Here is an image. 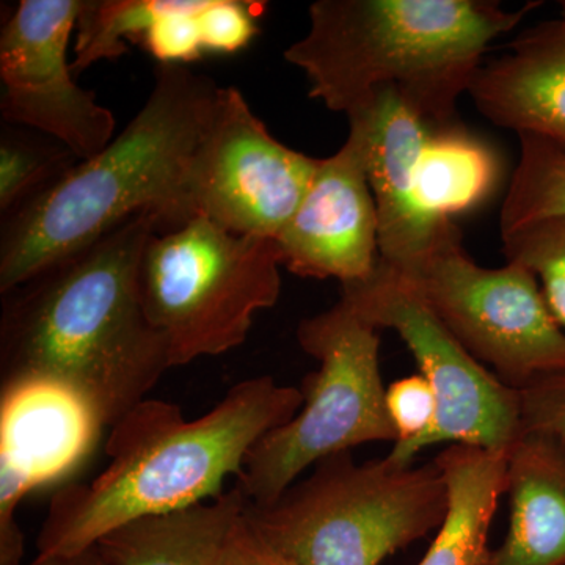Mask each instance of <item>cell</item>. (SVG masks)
Here are the masks:
<instances>
[{
    "label": "cell",
    "mask_w": 565,
    "mask_h": 565,
    "mask_svg": "<svg viewBox=\"0 0 565 565\" xmlns=\"http://www.w3.org/2000/svg\"><path fill=\"white\" fill-rule=\"evenodd\" d=\"M222 87L184 65H161L139 114L104 150L77 162L9 214L0 243V292L102 239L140 214L162 228L193 218V163Z\"/></svg>",
    "instance_id": "cell-2"
},
{
    "label": "cell",
    "mask_w": 565,
    "mask_h": 565,
    "mask_svg": "<svg viewBox=\"0 0 565 565\" xmlns=\"http://www.w3.org/2000/svg\"><path fill=\"white\" fill-rule=\"evenodd\" d=\"M158 214L136 215L102 239L3 294L2 388L47 384L114 427L172 370L166 337L141 297L145 248Z\"/></svg>",
    "instance_id": "cell-1"
},
{
    "label": "cell",
    "mask_w": 565,
    "mask_h": 565,
    "mask_svg": "<svg viewBox=\"0 0 565 565\" xmlns=\"http://www.w3.org/2000/svg\"><path fill=\"white\" fill-rule=\"evenodd\" d=\"M167 0H95L85 2L77 21L73 73L126 54V41L139 43L166 10Z\"/></svg>",
    "instance_id": "cell-20"
},
{
    "label": "cell",
    "mask_w": 565,
    "mask_h": 565,
    "mask_svg": "<svg viewBox=\"0 0 565 565\" xmlns=\"http://www.w3.org/2000/svg\"><path fill=\"white\" fill-rule=\"evenodd\" d=\"M468 95L493 125L565 151V2L557 20L520 33L511 54L482 65Z\"/></svg>",
    "instance_id": "cell-15"
},
{
    "label": "cell",
    "mask_w": 565,
    "mask_h": 565,
    "mask_svg": "<svg viewBox=\"0 0 565 565\" xmlns=\"http://www.w3.org/2000/svg\"><path fill=\"white\" fill-rule=\"evenodd\" d=\"M448 486L438 465L356 463L327 457L274 503H247L245 522L288 565H379L438 531Z\"/></svg>",
    "instance_id": "cell-5"
},
{
    "label": "cell",
    "mask_w": 565,
    "mask_h": 565,
    "mask_svg": "<svg viewBox=\"0 0 565 565\" xmlns=\"http://www.w3.org/2000/svg\"><path fill=\"white\" fill-rule=\"evenodd\" d=\"M280 267L275 239L234 234L203 215L156 233L141 259V297L172 367L239 348L255 315L280 299Z\"/></svg>",
    "instance_id": "cell-7"
},
{
    "label": "cell",
    "mask_w": 565,
    "mask_h": 565,
    "mask_svg": "<svg viewBox=\"0 0 565 565\" xmlns=\"http://www.w3.org/2000/svg\"><path fill=\"white\" fill-rule=\"evenodd\" d=\"M0 522L22 498L79 465L102 427L71 394L40 382L2 388Z\"/></svg>",
    "instance_id": "cell-14"
},
{
    "label": "cell",
    "mask_w": 565,
    "mask_h": 565,
    "mask_svg": "<svg viewBox=\"0 0 565 565\" xmlns=\"http://www.w3.org/2000/svg\"><path fill=\"white\" fill-rule=\"evenodd\" d=\"M321 159L275 139L243 93L222 87L193 163L191 206L234 234L275 239L307 195Z\"/></svg>",
    "instance_id": "cell-10"
},
{
    "label": "cell",
    "mask_w": 565,
    "mask_h": 565,
    "mask_svg": "<svg viewBox=\"0 0 565 565\" xmlns=\"http://www.w3.org/2000/svg\"><path fill=\"white\" fill-rule=\"evenodd\" d=\"M520 158L500 215L501 233L565 215V151L519 136Z\"/></svg>",
    "instance_id": "cell-19"
},
{
    "label": "cell",
    "mask_w": 565,
    "mask_h": 565,
    "mask_svg": "<svg viewBox=\"0 0 565 565\" xmlns=\"http://www.w3.org/2000/svg\"><path fill=\"white\" fill-rule=\"evenodd\" d=\"M393 275L505 385L520 390L565 367V330L537 278L515 263L479 266L463 250L457 226L412 269Z\"/></svg>",
    "instance_id": "cell-8"
},
{
    "label": "cell",
    "mask_w": 565,
    "mask_h": 565,
    "mask_svg": "<svg viewBox=\"0 0 565 565\" xmlns=\"http://www.w3.org/2000/svg\"><path fill=\"white\" fill-rule=\"evenodd\" d=\"M31 565H107L104 563L98 548L84 550L74 555H39Z\"/></svg>",
    "instance_id": "cell-28"
},
{
    "label": "cell",
    "mask_w": 565,
    "mask_h": 565,
    "mask_svg": "<svg viewBox=\"0 0 565 565\" xmlns=\"http://www.w3.org/2000/svg\"><path fill=\"white\" fill-rule=\"evenodd\" d=\"M489 0H319L307 35L285 51L310 98L349 117L392 88L433 136L459 131L457 99L470 90L489 44L530 11Z\"/></svg>",
    "instance_id": "cell-4"
},
{
    "label": "cell",
    "mask_w": 565,
    "mask_h": 565,
    "mask_svg": "<svg viewBox=\"0 0 565 565\" xmlns=\"http://www.w3.org/2000/svg\"><path fill=\"white\" fill-rule=\"evenodd\" d=\"M508 263L537 278L546 305L565 330V215L501 233Z\"/></svg>",
    "instance_id": "cell-21"
},
{
    "label": "cell",
    "mask_w": 565,
    "mask_h": 565,
    "mask_svg": "<svg viewBox=\"0 0 565 565\" xmlns=\"http://www.w3.org/2000/svg\"><path fill=\"white\" fill-rule=\"evenodd\" d=\"M297 341L319 366L302 384L296 416L264 435L237 476L252 504H270L311 465L373 441H396L386 411L379 329L340 300L305 319Z\"/></svg>",
    "instance_id": "cell-6"
},
{
    "label": "cell",
    "mask_w": 565,
    "mask_h": 565,
    "mask_svg": "<svg viewBox=\"0 0 565 565\" xmlns=\"http://www.w3.org/2000/svg\"><path fill=\"white\" fill-rule=\"evenodd\" d=\"M519 394L522 433L550 435L565 441V367L535 379Z\"/></svg>",
    "instance_id": "cell-25"
},
{
    "label": "cell",
    "mask_w": 565,
    "mask_h": 565,
    "mask_svg": "<svg viewBox=\"0 0 565 565\" xmlns=\"http://www.w3.org/2000/svg\"><path fill=\"white\" fill-rule=\"evenodd\" d=\"M508 451L451 445L435 463L448 486V512L418 565H489V533L505 489Z\"/></svg>",
    "instance_id": "cell-18"
},
{
    "label": "cell",
    "mask_w": 565,
    "mask_h": 565,
    "mask_svg": "<svg viewBox=\"0 0 565 565\" xmlns=\"http://www.w3.org/2000/svg\"><path fill=\"white\" fill-rule=\"evenodd\" d=\"M385 401L396 433V441L386 457L397 465H412L437 419L434 390L422 374L411 375L386 386Z\"/></svg>",
    "instance_id": "cell-24"
},
{
    "label": "cell",
    "mask_w": 565,
    "mask_h": 565,
    "mask_svg": "<svg viewBox=\"0 0 565 565\" xmlns=\"http://www.w3.org/2000/svg\"><path fill=\"white\" fill-rule=\"evenodd\" d=\"M367 134V178L379 217L381 264L404 274L455 228L424 199L423 167L433 134L392 88L360 114Z\"/></svg>",
    "instance_id": "cell-13"
},
{
    "label": "cell",
    "mask_w": 565,
    "mask_h": 565,
    "mask_svg": "<svg viewBox=\"0 0 565 565\" xmlns=\"http://www.w3.org/2000/svg\"><path fill=\"white\" fill-rule=\"evenodd\" d=\"M210 0H167L166 10L139 44L161 65H184L207 50L206 11Z\"/></svg>",
    "instance_id": "cell-23"
},
{
    "label": "cell",
    "mask_w": 565,
    "mask_h": 565,
    "mask_svg": "<svg viewBox=\"0 0 565 565\" xmlns=\"http://www.w3.org/2000/svg\"><path fill=\"white\" fill-rule=\"evenodd\" d=\"M79 161L68 148L44 147L3 134L0 141V210L11 214ZM81 162V161H79Z\"/></svg>",
    "instance_id": "cell-22"
},
{
    "label": "cell",
    "mask_w": 565,
    "mask_h": 565,
    "mask_svg": "<svg viewBox=\"0 0 565 565\" xmlns=\"http://www.w3.org/2000/svg\"><path fill=\"white\" fill-rule=\"evenodd\" d=\"M211 565H288L269 548L245 522L244 514L232 531Z\"/></svg>",
    "instance_id": "cell-26"
},
{
    "label": "cell",
    "mask_w": 565,
    "mask_h": 565,
    "mask_svg": "<svg viewBox=\"0 0 565 565\" xmlns=\"http://www.w3.org/2000/svg\"><path fill=\"white\" fill-rule=\"evenodd\" d=\"M509 530L489 565H565V441L525 433L509 446Z\"/></svg>",
    "instance_id": "cell-16"
},
{
    "label": "cell",
    "mask_w": 565,
    "mask_h": 565,
    "mask_svg": "<svg viewBox=\"0 0 565 565\" xmlns=\"http://www.w3.org/2000/svg\"><path fill=\"white\" fill-rule=\"evenodd\" d=\"M302 405V390L270 375L239 382L196 419L147 397L110 427L106 470L54 494L39 555H74L132 520L215 500L225 479L239 476L253 446Z\"/></svg>",
    "instance_id": "cell-3"
},
{
    "label": "cell",
    "mask_w": 565,
    "mask_h": 565,
    "mask_svg": "<svg viewBox=\"0 0 565 565\" xmlns=\"http://www.w3.org/2000/svg\"><path fill=\"white\" fill-rule=\"evenodd\" d=\"M24 537L17 520L9 519L0 522V565H22Z\"/></svg>",
    "instance_id": "cell-27"
},
{
    "label": "cell",
    "mask_w": 565,
    "mask_h": 565,
    "mask_svg": "<svg viewBox=\"0 0 565 565\" xmlns=\"http://www.w3.org/2000/svg\"><path fill=\"white\" fill-rule=\"evenodd\" d=\"M85 0H21L0 33L3 120L46 134L79 161L114 139L115 118L73 81L70 39Z\"/></svg>",
    "instance_id": "cell-11"
},
{
    "label": "cell",
    "mask_w": 565,
    "mask_h": 565,
    "mask_svg": "<svg viewBox=\"0 0 565 565\" xmlns=\"http://www.w3.org/2000/svg\"><path fill=\"white\" fill-rule=\"evenodd\" d=\"M281 267L303 278L366 281L381 263L379 217L367 178V134L349 120L343 147L319 161L299 210L275 237Z\"/></svg>",
    "instance_id": "cell-12"
},
{
    "label": "cell",
    "mask_w": 565,
    "mask_h": 565,
    "mask_svg": "<svg viewBox=\"0 0 565 565\" xmlns=\"http://www.w3.org/2000/svg\"><path fill=\"white\" fill-rule=\"evenodd\" d=\"M341 300L399 334L434 390L437 419L419 452L440 444L508 451L522 434L519 390L476 360L407 285L379 263L366 281L343 285Z\"/></svg>",
    "instance_id": "cell-9"
},
{
    "label": "cell",
    "mask_w": 565,
    "mask_h": 565,
    "mask_svg": "<svg viewBox=\"0 0 565 565\" xmlns=\"http://www.w3.org/2000/svg\"><path fill=\"white\" fill-rule=\"evenodd\" d=\"M247 503L236 486L210 503L132 520L95 546L107 565H211Z\"/></svg>",
    "instance_id": "cell-17"
}]
</instances>
